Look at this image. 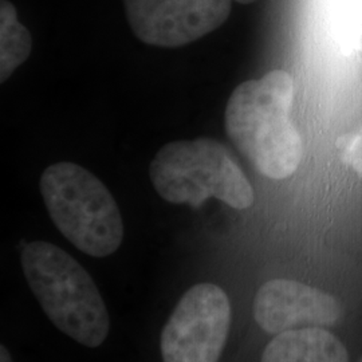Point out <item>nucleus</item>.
Listing matches in <instances>:
<instances>
[{"label": "nucleus", "mask_w": 362, "mask_h": 362, "mask_svg": "<svg viewBox=\"0 0 362 362\" xmlns=\"http://www.w3.org/2000/svg\"><path fill=\"white\" fill-rule=\"evenodd\" d=\"M33 49L30 31L19 19L10 0H0V81L4 82L23 65Z\"/></svg>", "instance_id": "9"}, {"label": "nucleus", "mask_w": 362, "mask_h": 362, "mask_svg": "<svg viewBox=\"0 0 362 362\" xmlns=\"http://www.w3.org/2000/svg\"><path fill=\"white\" fill-rule=\"evenodd\" d=\"M156 192L172 204L200 208L215 197L235 209L254 203L246 175L223 144L200 137L164 145L151 163Z\"/></svg>", "instance_id": "4"}, {"label": "nucleus", "mask_w": 362, "mask_h": 362, "mask_svg": "<svg viewBox=\"0 0 362 362\" xmlns=\"http://www.w3.org/2000/svg\"><path fill=\"white\" fill-rule=\"evenodd\" d=\"M345 161L357 172L362 179V127L358 133L353 137H348L346 143L342 144Z\"/></svg>", "instance_id": "11"}, {"label": "nucleus", "mask_w": 362, "mask_h": 362, "mask_svg": "<svg viewBox=\"0 0 362 362\" xmlns=\"http://www.w3.org/2000/svg\"><path fill=\"white\" fill-rule=\"evenodd\" d=\"M254 318L267 334L303 327H330L344 318L342 303L324 290L291 279H272L254 299Z\"/></svg>", "instance_id": "7"}, {"label": "nucleus", "mask_w": 362, "mask_h": 362, "mask_svg": "<svg viewBox=\"0 0 362 362\" xmlns=\"http://www.w3.org/2000/svg\"><path fill=\"white\" fill-rule=\"evenodd\" d=\"M294 79L274 70L233 91L226 109V130L236 148L259 172L274 180L291 176L303 146L290 119Z\"/></svg>", "instance_id": "1"}, {"label": "nucleus", "mask_w": 362, "mask_h": 362, "mask_svg": "<svg viewBox=\"0 0 362 362\" xmlns=\"http://www.w3.org/2000/svg\"><path fill=\"white\" fill-rule=\"evenodd\" d=\"M39 189L55 227L79 251L94 258L115 254L124 240L116 200L88 169L62 161L42 173Z\"/></svg>", "instance_id": "3"}, {"label": "nucleus", "mask_w": 362, "mask_h": 362, "mask_svg": "<svg viewBox=\"0 0 362 362\" xmlns=\"http://www.w3.org/2000/svg\"><path fill=\"white\" fill-rule=\"evenodd\" d=\"M360 362H362V358H361V361H360Z\"/></svg>", "instance_id": "14"}, {"label": "nucleus", "mask_w": 362, "mask_h": 362, "mask_svg": "<svg viewBox=\"0 0 362 362\" xmlns=\"http://www.w3.org/2000/svg\"><path fill=\"white\" fill-rule=\"evenodd\" d=\"M227 293L199 284L184 293L161 333L164 362H218L231 326Z\"/></svg>", "instance_id": "5"}, {"label": "nucleus", "mask_w": 362, "mask_h": 362, "mask_svg": "<svg viewBox=\"0 0 362 362\" xmlns=\"http://www.w3.org/2000/svg\"><path fill=\"white\" fill-rule=\"evenodd\" d=\"M0 362H13L10 351L4 345L0 346Z\"/></svg>", "instance_id": "12"}, {"label": "nucleus", "mask_w": 362, "mask_h": 362, "mask_svg": "<svg viewBox=\"0 0 362 362\" xmlns=\"http://www.w3.org/2000/svg\"><path fill=\"white\" fill-rule=\"evenodd\" d=\"M21 262L27 284L54 326L88 348H98L110 332V315L86 269L49 242L23 247Z\"/></svg>", "instance_id": "2"}, {"label": "nucleus", "mask_w": 362, "mask_h": 362, "mask_svg": "<svg viewBox=\"0 0 362 362\" xmlns=\"http://www.w3.org/2000/svg\"><path fill=\"white\" fill-rule=\"evenodd\" d=\"M262 362H349L346 346L324 327H303L274 337Z\"/></svg>", "instance_id": "8"}, {"label": "nucleus", "mask_w": 362, "mask_h": 362, "mask_svg": "<svg viewBox=\"0 0 362 362\" xmlns=\"http://www.w3.org/2000/svg\"><path fill=\"white\" fill-rule=\"evenodd\" d=\"M130 28L146 45L180 47L219 28L233 0H124Z\"/></svg>", "instance_id": "6"}, {"label": "nucleus", "mask_w": 362, "mask_h": 362, "mask_svg": "<svg viewBox=\"0 0 362 362\" xmlns=\"http://www.w3.org/2000/svg\"><path fill=\"white\" fill-rule=\"evenodd\" d=\"M235 1L242 3V4H250V3H254V1H257V0H235Z\"/></svg>", "instance_id": "13"}, {"label": "nucleus", "mask_w": 362, "mask_h": 362, "mask_svg": "<svg viewBox=\"0 0 362 362\" xmlns=\"http://www.w3.org/2000/svg\"><path fill=\"white\" fill-rule=\"evenodd\" d=\"M332 25L342 49L362 54V0H332Z\"/></svg>", "instance_id": "10"}]
</instances>
